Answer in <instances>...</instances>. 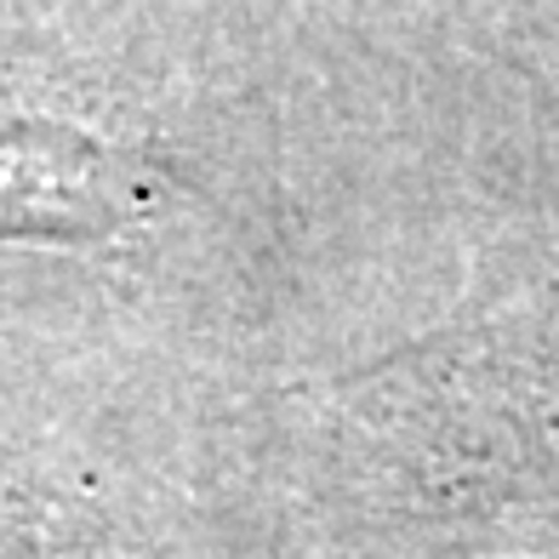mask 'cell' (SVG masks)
Listing matches in <instances>:
<instances>
[{"label": "cell", "instance_id": "cell-1", "mask_svg": "<svg viewBox=\"0 0 559 559\" xmlns=\"http://www.w3.org/2000/svg\"><path fill=\"white\" fill-rule=\"evenodd\" d=\"M138 212L132 166L63 126H0V240H104Z\"/></svg>", "mask_w": 559, "mask_h": 559}]
</instances>
